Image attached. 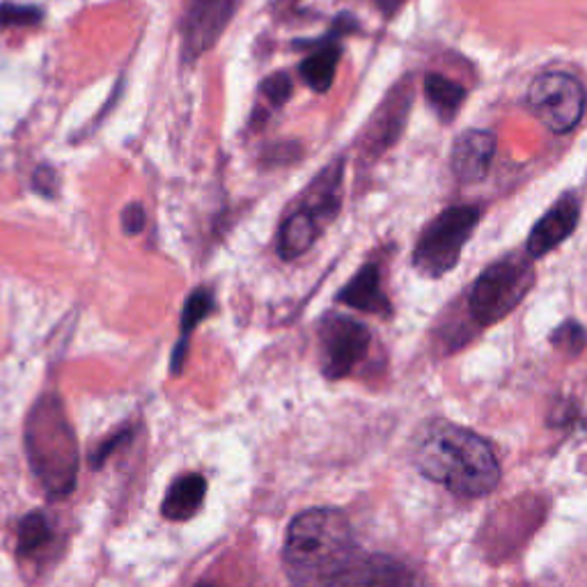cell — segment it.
Instances as JSON below:
<instances>
[{
  "label": "cell",
  "instance_id": "cell-1",
  "mask_svg": "<svg viewBox=\"0 0 587 587\" xmlns=\"http://www.w3.org/2000/svg\"><path fill=\"white\" fill-rule=\"evenodd\" d=\"M418 471L463 498H480L501 482V466L484 438L448 420L425 425L414 446Z\"/></svg>",
  "mask_w": 587,
  "mask_h": 587
},
{
  "label": "cell",
  "instance_id": "cell-2",
  "mask_svg": "<svg viewBox=\"0 0 587 587\" xmlns=\"http://www.w3.org/2000/svg\"><path fill=\"white\" fill-rule=\"evenodd\" d=\"M361 548L349 519L333 508H314L289 523L282 563L291 587H331Z\"/></svg>",
  "mask_w": 587,
  "mask_h": 587
},
{
  "label": "cell",
  "instance_id": "cell-3",
  "mask_svg": "<svg viewBox=\"0 0 587 587\" xmlns=\"http://www.w3.org/2000/svg\"><path fill=\"white\" fill-rule=\"evenodd\" d=\"M25 455L44 491L65 498L78 478V444L63 399L49 393L31 408L25 420Z\"/></svg>",
  "mask_w": 587,
  "mask_h": 587
},
{
  "label": "cell",
  "instance_id": "cell-4",
  "mask_svg": "<svg viewBox=\"0 0 587 587\" xmlns=\"http://www.w3.org/2000/svg\"><path fill=\"white\" fill-rule=\"evenodd\" d=\"M535 269L531 255H508L487 267L471 289V314L482 327H493L508 317L531 291Z\"/></svg>",
  "mask_w": 587,
  "mask_h": 587
},
{
  "label": "cell",
  "instance_id": "cell-5",
  "mask_svg": "<svg viewBox=\"0 0 587 587\" xmlns=\"http://www.w3.org/2000/svg\"><path fill=\"white\" fill-rule=\"evenodd\" d=\"M480 207L473 204H457L440 212L423 230L414 250V267L425 278H440L457 267L466 242L471 239L480 223Z\"/></svg>",
  "mask_w": 587,
  "mask_h": 587
},
{
  "label": "cell",
  "instance_id": "cell-6",
  "mask_svg": "<svg viewBox=\"0 0 587 587\" xmlns=\"http://www.w3.org/2000/svg\"><path fill=\"white\" fill-rule=\"evenodd\" d=\"M527 106L553 134H569L587 108L585 85L565 72H546L527 87Z\"/></svg>",
  "mask_w": 587,
  "mask_h": 587
},
{
  "label": "cell",
  "instance_id": "cell-7",
  "mask_svg": "<svg viewBox=\"0 0 587 587\" xmlns=\"http://www.w3.org/2000/svg\"><path fill=\"white\" fill-rule=\"evenodd\" d=\"M372 333L361 321L329 312L319 321L321 372L329 378H344L367 356Z\"/></svg>",
  "mask_w": 587,
  "mask_h": 587
},
{
  "label": "cell",
  "instance_id": "cell-8",
  "mask_svg": "<svg viewBox=\"0 0 587 587\" xmlns=\"http://www.w3.org/2000/svg\"><path fill=\"white\" fill-rule=\"evenodd\" d=\"M242 0H191L182 23V57L195 63L216 46Z\"/></svg>",
  "mask_w": 587,
  "mask_h": 587
},
{
  "label": "cell",
  "instance_id": "cell-9",
  "mask_svg": "<svg viewBox=\"0 0 587 587\" xmlns=\"http://www.w3.org/2000/svg\"><path fill=\"white\" fill-rule=\"evenodd\" d=\"M331 587H414V574L391 555L359 551Z\"/></svg>",
  "mask_w": 587,
  "mask_h": 587
},
{
  "label": "cell",
  "instance_id": "cell-10",
  "mask_svg": "<svg viewBox=\"0 0 587 587\" xmlns=\"http://www.w3.org/2000/svg\"><path fill=\"white\" fill-rule=\"evenodd\" d=\"M580 218V202L574 193L557 198L553 207L535 223L531 237H527L525 253L533 259H540L567 242Z\"/></svg>",
  "mask_w": 587,
  "mask_h": 587
},
{
  "label": "cell",
  "instance_id": "cell-11",
  "mask_svg": "<svg viewBox=\"0 0 587 587\" xmlns=\"http://www.w3.org/2000/svg\"><path fill=\"white\" fill-rule=\"evenodd\" d=\"M404 83L399 87H393L386 102L381 104V108L372 117V122H370L365 138H363V150L370 157H381V152L388 150V147L399 138V134L406 125L410 90H406Z\"/></svg>",
  "mask_w": 587,
  "mask_h": 587
},
{
  "label": "cell",
  "instance_id": "cell-12",
  "mask_svg": "<svg viewBox=\"0 0 587 587\" xmlns=\"http://www.w3.org/2000/svg\"><path fill=\"white\" fill-rule=\"evenodd\" d=\"M495 154V136L484 129H471L455 140L450 166L461 184H478L487 178Z\"/></svg>",
  "mask_w": 587,
  "mask_h": 587
},
{
  "label": "cell",
  "instance_id": "cell-13",
  "mask_svg": "<svg viewBox=\"0 0 587 587\" xmlns=\"http://www.w3.org/2000/svg\"><path fill=\"white\" fill-rule=\"evenodd\" d=\"M338 301L378 317L393 314L391 301L384 289H381V271L376 264H365V267L338 294Z\"/></svg>",
  "mask_w": 587,
  "mask_h": 587
},
{
  "label": "cell",
  "instance_id": "cell-14",
  "mask_svg": "<svg viewBox=\"0 0 587 587\" xmlns=\"http://www.w3.org/2000/svg\"><path fill=\"white\" fill-rule=\"evenodd\" d=\"M324 232V225H321L308 210L299 207L294 210L278 234V253L282 259L291 262L301 257L303 253L310 250V246L317 242L319 234Z\"/></svg>",
  "mask_w": 587,
  "mask_h": 587
},
{
  "label": "cell",
  "instance_id": "cell-15",
  "mask_svg": "<svg viewBox=\"0 0 587 587\" xmlns=\"http://www.w3.org/2000/svg\"><path fill=\"white\" fill-rule=\"evenodd\" d=\"M204 495H207V480L198 473H189L172 482L168 495L163 498L161 512L170 521H189L200 512Z\"/></svg>",
  "mask_w": 587,
  "mask_h": 587
},
{
  "label": "cell",
  "instance_id": "cell-16",
  "mask_svg": "<svg viewBox=\"0 0 587 587\" xmlns=\"http://www.w3.org/2000/svg\"><path fill=\"white\" fill-rule=\"evenodd\" d=\"M340 46L329 42L321 46L319 51H314L312 55H308L306 61L301 63L299 72L301 78L306 81L308 87H312L314 93H329L331 85L335 81V70L340 63Z\"/></svg>",
  "mask_w": 587,
  "mask_h": 587
},
{
  "label": "cell",
  "instance_id": "cell-17",
  "mask_svg": "<svg viewBox=\"0 0 587 587\" xmlns=\"http://www.w3.org/2000/svg\"><path fill=\"white\" fill-rule=\"evenodd\" d=\"M425 95L429 104L440 115V120H452L459 106L466 102V87L452 78H446L440 74H427L425 76Z\"/></svg>",
  "mask_w": 587,
  "mask_h": 587
},
{
  "label": "cell",
  "instance_id": "cell-18",
  "mask_svg": "<svg viewBox=\"0 0 587 587\" xmlns=\"http://www.w3.org/2000/svg\"><path fill=\"white\" fill-rule=\"evenodd\" d=\"M214 310V294L212 289L207 287H200L195 289L186 306H184V312H182V338H180V346L178 351H174V359H172V372L178 374L180 367H182V361L186 356V342H189V335L191 331L200 324V321L207 317L210 312Z\"/></svg>",
  "mask_w": 587,
  "mask_h": 587
},
{
  "label": "cell",
  "instance_id": "cell-19",
  "mask_svg": "<svg viewBox=\"0 0 587 587\" xmlns=\"http://www.w3.org/2000/svg\"><path fill=\"white\" fill-rule=\"evenodd\" d=\"M51 540V523L42 512H31L19 521V553L28 555Z\"/></svg>",
  "mask_w": 587,
  "mask_h": 587
},
{
  "label": "cell",
  "instance_id": "cell-20",
  "mask_svg": "<svg viewBox=\"0 0 587 587\" xmlns=\"http://www.w3.org/2000/svg\"><path fill=\"white\" fill-rule=\"evenodd\" d=\"M551 342H553L555 349L565 351V354L578 356L580 351L587 346V331L578 324V321L569 319V321H565V324H561L551 333Z\"/></svg>",
  "mask_w": 587,
  "mask_h": 587
},
{
  "label": "cell",
  "instance_id": "cell-21",
  "mask_svg": "<svg viewBox=\"0 0 587 587\" xmlns=\"http://www.w3.org/2000/svg\"><path fill=\"white\" fill-rule=\"evenodd\" d=\"M42 21V10L35 6L0 3V25H35Z\"/></svg>",
  "mask_w": 587,
  "mask_h": 587
},
{
  "label": "cell",
  "instance_id": "cell-22",
  "mask_svg": "<svg viewBox=\"0 0 587 587\" xmlns=\"http://www.w3.org/2000/svg\"><path fill=\"white\" fill-rule=\"evenodd\" d=\"M291 90H294V83L287 72H276L267 81H262V95L267 97L274 106H282L285 102H289Z\"/></svg>",
  "mask_w": 587,
  "mask_h": 587
},
{
  "label": "cell",
  "instance_id": "cell-23",
  "mask_svg": "<svg viewBox=\"0 0 587 587\" xmlns=\"http://www.w3.org/2000/svg\"><path fill=\"white\" fill-rule=\"evenodd\" d=\"M147 223L142 204H129V207L122 212V230L127 234H140Z\"/></svg>",
  "mask_w": 587,
  "mask_h": 587
},
{
  "label": "cell",
  "instance_id": "cell-24",
  "mask_svg": "<svg viewBox=\"0 0 587 587\" xmlns=\"http://www.w3.org/2000/svg\"><path fill=\"white\" fill-rule=\"evenodd\" d=\"M198 587H214V585H198Z\"/></svg>",
  "mask_w": 587,
  "mask_h": 587
}]
</instances>
